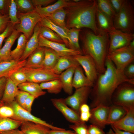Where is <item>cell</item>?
<instances>
[{"mask_svg": "<svg viewBox=\"0 0 134 134\" xmlns=\"http://www.w3.org/2000/svg\"><path fill=\"white\" fill-rule=\"evenodd\" d=\"M105 70L98 74L92 87L90 95L92 100V108L99 105H111L112 95L121 83L128 82L134 84V80L127 78L123 72L116 69L112 62L107 57L105 62Z\"/></svg>", "mask_w": 134, "mask_h": 134, "instance_id": "cell-1", "label": "cell"}, {"mask_svg": "<svg viewBox=\"0 0 134 134\" xmlns=\"http://www.w3.org/2000/svg\"><path fill=\"white\" fill-rule=\"evenodd\" d=\"M65 8L67 13V28H85L91 29L96 34L100 33L96 20L97 0H80Z\"/></svg>", "mask_w": 134, "mask_h": 134, "instance_id": "cell-2", "label": "cell"}, {"mask_svg": "<svg viewBox=\"0 0 134 134\" xmlns=\"http://www.w3.org/2000/svg\"><path fill=\"white\" fill-rule=\"evenodd\" d=\"M81 35L83 54L91 57L96 64L99 74L105 70V62L108 54L109 37L108 33L100 32L95 34L92 31H84Z\"/></svg>", "mask_w": 134, "mask_h": 134, "instance_id": "cell-3", "label": "cell"}, {"mask_svg": "<svg viewBox=\"0 0 134 134\" xmlns=\"http://www.w3.org/2000/svg\"><path fill=\"white\" fill-rule=\"evenodd\" d=\"M113 22L115 29L125 33H133L134 10L130 1L124 0L121 9L113 18Z\"/></svg>", "mask_w": 134, "mask_h": 134, "instance_id": "cell-4", "label": "cell"}, {"mask_svg": "<svg viewBox=\"0 0 134 134\" xmlns=\"http://www.w3.org/2000/svg\"><path fill=\"white\" fill-rule=\"evenodd\" d=\"M111 103L126 110L134 107V84L126 82L120 84L112 95Z\"/></svg>", "mask_w": 134, "mask_h": 134, "instance_id": "cell-5", "label": "cell"}, {"mask_svg": "<svg viewBox=\"0 0 134 134\" xmlns=\"http://www.w3.org/2000/svg\"><path fill=\"white\" fill-rule=\"evenodd\" d=\"M17 17L19 23L14 27V28L19 33H22L29 39L33 32L36 25L40 22L41 17L34 10L24 13L18 11Z\"/></svg>", "mask_w": 134, "mask_h": 134, "instance_id": "cell-6", "label": "cell"}, {"mask_svg": "<svg viewBox=\"0 0 134 134\" xmlns=\"http://www.w3.org/2000/svg\"><path fill=\"white\" fill-rule=\"evenodd\" d=\"M107 57L117 69L123 72L125 67L134 62V47L129 45L119 48L108 54Z\"/></svg>", "mask_w": 134, "mask_h": 134, "instance_id": "cell-7", "label": "cell"}, {"mask_svg": "<svg viewBox=\"0 0 134 134\" xmlns=\"http://www.w3.org/2000/svg\"><path fill=\"white\" fill-rule=\"evenodd\" d=\"M20 70L25 73L28 82L39 84L60 78V75L55 73L51 70L44 68L24 67Z\"/></svg>", "mask_w": 134, "mask_h": 134, "instance_id": "cell-8", "label": "cell"}, {"mask_svg": "<svg viewBox=\"0 0 134 134\" xmlns=\"http://www.w3.org/2000/svg\"><path fill=\"white\" fill-rule=\"evenodd\" d=\"M8 105L12 107L14 112V115L11 119L21 122L30 121L42 124L48 127L52 130H62L64 129L53 126L34 116L20 106L15 100Z\"/></svg>", "mask_w": 134, "mask_h": 134, "instance_id": "cell-9", "label": "cell"}, {"mask_svg": "<svg viewBox=\"0 0 134 134\" xmlns=\"http://www.w3.org/2000/svg\"><path fill=\"white\" fill-rule=\"evenodd\" d=\"M108 34L109 39L108 54L117 49L129 46L134 39V33L124 32L114 28Z\"/></svg>", "mask_w": 134, "mask_h": 134, "instance_id": "cell-10", "label": "cell"}, {"mask_svg": "<svg viewBox=\"0 0 134 134\" xmlns=\"http://www.w3.org/2000/svg\"><path fill=\"white\" fill-rule=\"evenodd\" d=\"M92 87H84L76 89L74 93L64 99L67 104L79 115L81 106L86 103Z\"/></svg>", "mask_w": 134, "mask_h": 134, "instance_id": "cell-11", "label": "cell"}, {"mask_svg": "<svg viewBox=\"0 0 134 134\" xmlns=\"http://www.w3.org/2000/svg\"><path fill=\"white\" fill-rule=\"evenodd\" d=\"M73 57L84 69L85 75L94 84L99 74L94 60L88 55H78Z\"/></svg>", "mask_w": 134, "mask_h": 134, "instance_id": "cell-12", "label": "cell"}, {"mask_svg": "<svg viewBox=\"0 0 134 134\" xmlns=\"http://www.w3.org/2000/svg\"><path fill=\"white\" fill-rule=\"evenodd\" d=\"M110 106L99 105L90 109L91 116L89 120L92 124L102 129L107 125Z\"/></svg>", "mask_w": 134, "mask_h": 134, "instance_id": "cell-13", "label": "cell"}, {"mask_svg": "<svg viewBox=\"0 0 134 134\" xmlns=\"http://www.w3.org/2000/svg\"><path fill=\"white\" fill-rule=\"evenodd\" d=\"M51 101L54 107L69 122L73 124L83 122L80 119L79 115L67 104L64 99L52 98Z\"/></svg>", "mask_w": 134, "mask_h": 134, "instance_id": "cell-14", "label": "cell"}, {"mask_svg": "<svg viewBox=\"0 0 134 134\" xmlns=\"http://www.w3.org/2000/svg\"><path fill=\"white\" fill-rule=\"evenodd\" d=\"M38 42L39 47L48 48L56 52L60 56H74L83 55L79 52L71 50L67 47L65 44L49 40L39 34Z\"/></svg>", "mask_w": 134, "mask_h": 134, "instance_id": "cell-15", "label": "cell"}, {"mask_svg": "<svg viewBox=\"0 0 134 134\" xmlns=\"http://www.w3.org/2000/svg\"><path fill=\"white\" fill-rule=\"evenodd\" d=\"M26 62V60L1 61L0 62V78L9 77L14 72L24 67Z\"/></svg>", "mask_w": 134, "mask_h": 134, "instance_id": "cell-16", "label": "cell"}, {"mask_svg": "<svg viewBox=\"0 0 134 134\" xmlns=\"http://www.w3.org/2000/svg\"><path fill=\"white\" fill-rule=\"evenodd\" d=\"M66 0H59L54 3L43 7H35V10L41 18L47 17L59 9L69 6L74 3L73 1Z\"/></svg>", "mask_w": 134, "mask_h": 134, "instance_id": "cell-17", "label": "cell"}, {"mask_svg": "<svg viewBox=\"0 0 134 134\" xmlns=\"http://www.w3.org/2000/svg\"><path fill=\"white\" fill-rule=\"evenodd\" d=\"M125 116L117 122L111 125L119 130L134 133V107L126 110Z\"/></svg>", "mask_w": 134, "mask_h": 134, "instance_id": "cell-18", "label": "cell"}, {"mask_svg": "<svg viewBox=\"0 0 134 134\" xmlns=\"http://www.w3.org/2000/svg\"><path fill=\"white\" fill-rule=\"evenodd\" d=\"M40 26L38 23L35 26L33 34L28 39L24 52L19 61L26 60L39 46L38 37Z\"/></svg>", "mask_w": 134, "mask_h": 134, "instance_id": "cell-19", "label": "cell"}, {"mask_svg": "<svg viewBox=\"0 0 134 134\" xmlns=\"http://www.w3.org/2000/svg\"><path fill=\"white\" fill-rule=\"evenodd\" d=\"M20 34V33L14 28L11 34L5 40L3 46L0 49V59L1 61L12 60L10 55L11 48L19 36Z\"/></svg>", "mask_w": 134, "mask_h": 134, "instance_id": "cell-20", "label": "cell"}, {"mask_svg": "<svg viewBox=\"0 0 134 134\" xmlns=\"http://www.w3.org/2000/svg\"><path fill=\"white\" fill-rule=\"evenodd\" d=\"M80 65L73 56H61L52 70L56 74L60 75L64 70L69 68L76 67Z\"/></svg>", "mask_w": 134, "mask_h": 134, "instance_id": "cell-21", "label": "cell"}, {"mask_svg": "<svg viewBox=\"0 0 134 134\" xmlns=\"http://www.w3.org/2000/svg\"><path fill=\"white\" fill-rule=\"evenodd\" d=\"M41 26L48 28L59 35L62 39L64 43L68 48L67 34L68 29H65L57 25L47 17L41 18L39 22Z\"/></svg>", "mask_w": 134, "mask_h": 134, "instance_id": "cell-22", "label": "cell"}, {"mask_svg": "<svg viewBox=\"0 0 134 134\" xmlns=\"http://www.w3.org/2000/svg\"><path fill=\"white\" fill-rule=\"evenodd\" d=\"M20 127L25 134H49L51 130L45 125L30 121L22 122Z\"/></svg>", "mask_w": 134, "mask_h": 134, "instance_id": "cell-23", "label": "cell"}, {"mask_svg": "<svg viewBox=\"0 0 134 134\" xmlns=\"http://www.w3.org/2000/svg\"><path fill=\"white\" fill-rule=\"evenodd\" d=\"M45 47H39L26 60L24 67L29 68L41 67L44 56Z\"/></svg>", "mask_w": 134, "mask_h": 134, "instance_id": "cell-24", "label": "cell"}, {"mask_svg": "<svg viewBox=\"0 0 134 134\" xmlns=\"http://www.w3.org/2000/svg\"><path fill=\"white\" fill-rule=\"evenodd\" d=\"M94 83L84 74L83 70L80 65L75 69L73 77L72 86L75 89L84 87H92Z\"/></svg>", "mask_w": 134, "mask_h": 134, "instance_id": "cell-25", "label": "cell"}, {"mask_svg": "<svg viewBox=\"0 0 134 134\" xmlns=\"http://www.w3.org/2000/svg\"><path fill=\"white\" fill-rule=\"evenodd\" d=\"M19 90L18 86L9 77L7 78L1 101L5 105H9L15 100V97Z\"/></svg>", "mask_w": 134, "mask_h": 134, "instance_id": "cell-26", "label": "cell"}, {"mask_svg": "<svg viewBox=\"0 0 134 134\" xmlns=\"http://www.w3.org/2000/svg\"><path fill=\"white\" fill-rule=\"evenodd\" d=\"M75 68L73 67L69 68L60 75L59 79L62 84L63 89L69 95L73 94L72 80Z\"/></svg>", "mask_w": 134, "mask_h": 134, "instance_id": "cell-27", "label": "cell"}, {"mask_svg": "<svg viewBox=\"0 0 134 134\" xmlns=\"http://www.w3.org/2000/svg\"><path fill=\"white\" fill-rule=\"evenodd\" d=\"M96 20L100 32L108 33L114 28L113 20L102 13L98 7L96 12Z\"/></svg>", "mask_w": 134, "mask_h": 134, "instance_id": "cell-28", "label": "cell"}, {"mask_svg": "<svg viewBox=\"0 0 134 134\" xmlns=\"http://www.w3.org/2000/svg\"><path fill=\"white\" fill-rule=\"evenodd\" d=\"M19 90L26 92L34 96L35 99L45 95L46 92L44 91L38 83L27 81L18 86Z\"/></svg>", "mask_w": 134, "mask_h": 134, "instance_id": "cell-29", "label": "cell"}, {"mask_svg": "<svg viewBox=\"0 0 134 134\" xmlns=\"http://www.w3.org/2000/svg\"><path fill=\"white\" fill-rule=\"evenodd\" d=\"M60 57L58 54L52 49L45 47L44 58L41 67L52 70Z\"/></svg>", "mask_w": 134, "mask_h": 134, "instance_id": "cell-30", "label": "cell"}, {"mask_svg": "<svg viewBox=\"0 0 134 134\" xmlns=\"http://www.w3.org/2000/svg\"><path fill=\"white\" fill-rule=\"evenodd\" d=\"M81 29L71 28L68 29L67 34L68 43V48L80 53L83 54L79 42V34Z\"/></svg>", "mask_w": 134, "mask_h": 134, "instance_id": "cell-31", "label": "cell"}, {"mask_svg": "<svg viewBox=\"0 0 134 134\" xmlns=\"http://www.w3.org/2000/svg\"><path fill=\"white\" fill-rule=\"evenodd\" d=\"M126 113V110L123 107L112 105L110 106L107 125H111L119 121L125 116Z\"/></svg>", "mask_w": 134, "mask_h": 134, "instance_id": "cell-32", "label": "cell"}, {"mask_svg": "<svg viewBox=\"0 0 134 134\" xmlns=\"http://www.w3.org/2000/svg\"><path fill=\"white\" fill-rule=\"evenodd\" d=\"M28 40L22 34L19 36L16 47L11 52V57L12 60H19L24 52Z\"/></svg>", "mask_w": 134, "mask_h": 134, "instance_id": "cell-33", "label": "cell"}, {"mask_svg": "<svg viewBox=\"0 0 134 134\" xmlns=\"http://www.w3.org/2000/svg\"><path fill=\"white\" fill-rule=\"evenodd\" d=\"M39 85L42 89L46 90L49 93L51 94H58L63 89L62 84L60 79L42 83Z\"/></svg>", "mask_w": 134, "mask_h": 134, "instance_id": "cell-34", "label": "cell"}, {"mask_svg": "<svg viewBox=\"0 0 134 134\" xmlns=\"http://www.w3.org/2000/svg\"><path fill=\"white\" fill-rule=\"evenodd\" d=\"M67 12L64 8L59 9L47 17L53 22L61 27L67 29L65 22Z\"/></svg>", "mask_w": 134, "mask_h": 134, "instance_id": "cell-35", "label": "cell"}, {"mask_svg": "<svg viewBox=\"0 0 134 134\" xmlns=\"http://www.w3.org/2000/svg\"><path fill=\"white\" fill-rule=\"evenodd\" d=\"M22 122L0 116V134L3 132L18 129Z\"/></svg>", "mask_w": 134, "mask_h": 134, "instance_id": "cell-36", "label": "cell"}, {"mask_svg": "<svg viewBox=\"0 0 134 134\" xmlns=\"http://www.w3.org/2000/svg\"><path fill=\"white\" fill-rule=\"evenodd\" d=\"M39 35L50 41L64 44L62 39L59 35L48 28L40 26Z\"/></svg>", "mask_w": 134, "mask_h": 134, "instance_id": "cell-37", "label": "cell"}, {"mask_svg": "<svg viewBox=\"0 0 134 134\" xmlns=\"http://www.w3.org/2000/svg\"><path fill=\"white\" fill-rule=\"evenodd\" d=\"M97 7L101 12L113 20L116 13L109 0H97Z\"/></svg>", "mask_w": 134, "mask_h": 134, "instance_id": "cell-38", "label": "cell"}, {"mask_svg": "<svg viewBox=\"0 0 134 134\" xmlns=\"http://www.w3.org/2000/svg\"><path fill=\"white\" fill-rule=\"evenodd\" d=\"M18 10L15 0H10L8 8V15L10 23L14 27L19 23L17 16Z\"/></svg>", "mask_w": 134, "mask_h": 134, "instance_id": "cell-39", "label": "cell"}, {"mask_svg": "<svg viewBox=\"0 0 134 134\" xmlns=\"http://www.w3.org/2000/svg\"><path fill=\"white\" fill-rule=\"evenodd\" d=\"M18 11L26 13L35 10V7L31 0H16Z\"/></svg>", "mask_w": 134, "mask_h": 134, "instance_id": "cell-40", "label": "cell"}, {"mask_svg": "<svg viewBox=\"0 0 134 134\" xmlns=\"http://www.w3.org/2000/svg\"><path fill=\"white\" fill-rule=\"evenodd\" d=\"M9 78L18 86L19 85L27 81L25 74L20 69L13 73Z\"/></svg>", "mask_w": 134, "mask_h": 134, "instance_id": "cell-41", "label": "cell"}, {"mask_svg": "<svg viewBox=\"0 0 134 134\" xmlns=\"http://www.w3.org/2000/svg\"><path fill=\"white\" fill-rule=\"evenodd\" d=\"M79 117L81 120L85 122L89 121L91 116L89 106L84 103L80 106V108Z\"/></svg>", "mask_w": 134, "mask_h": 134, "instance_id": "cell-42", "label": "cell"}, {"mask_svg": "<svg viewBox=\"0 0 134 134\" xmlns=\"http://www.w3.org/2000/svg\"><path fill=\"white\" fill-rule=\"evenodd\" d=\"M76 134H88V126L85 122L73 124L69 125Z\"/></svg>", "mask_w": 134, "mask_h": 134, "instance_id": "cell-43", "label": "cell"}, {"mask_svg": "<svg viewBox=\"0 0 134 134\" xmlns=\"http://www.w3.org/2000/svg\"><path fill=\"white\" fill-rule=\"evenodd\" d=\"M14 115V111L10 105L4 104L0 107V116L12 118Z\"/></svg>", "mask_w": 134, "mask_h": 134, "instance_id": "cell-44", "label": "cell"}, {"mask_svg": "<svg viewBox=\"0 0 134 134\" xmlns=\"http://www.w3.org/2000/svg\"><path fill=\"white\" fill-rule=\"evenodd\" d=\"M30 95L26 92L19 90L15 97V100L20 106L24 108L25 101Z\"/></svg>", "mask_w": 134, "mask_h": 134, "instance_id": "cell-45", "label": "cell"}, {"mask_svg": "<svg viewBox=\"0 0 134 134\" xmlns=\"http://www.w3.org/2000/svg\"><path fill=\"white\" fill-rule=\"evenodd\" d=\"M123 73L128 79L134 80V62L127 65L124 68Z\"/></svg>", "mask_w": 134, "mask_h": 134, "instance_id": "cell-46", "label": "cell"}, {"mask_svg": "<svg viewBox=\"0 0 134 134\" xmlns=\"http://www.w3.org/2000/svg\"><path fill=\"white\" fill-rule=\"evenodd\" d=\"M10 23L8 14H0V34L4 31Z\"/></svg>", "mask_w": 134, "mask_h": 134, "instance_id": "cell-47", "label": "cell"}, {"mask_svg": "<svg viewBox=\"0 0 134 134\" xmlns=\"http://www.w3.org/2000/svg\"><path fill=\"white\" fill-rule=\"evenodd\" d=\"M13 29L14 27L10 23L4 31L0 34V49L2 47L3 41L9 36Z\"/></svg>", "mask_w": 134, "mask_h": 134, "instance_id": "cell-48", "label": "cell"}, {"mask_svg": "<svg viewBox=\"0 0 134 134\" xmlns=\"http://www.w3.org/2000/svg\"><path fill=\"white\" fill-rule=\"evenodd\" d=\"M88 134H108L99 127L91 124L88 127Z\"/></svg>", "mask_w": 134, "mask_h": 134, "instance_id": "cell-49", "label": "cell"}, {"mask_svg": "<svg viewBox=\"0 0 134 134\" xmlns=\"http://www.w3.org/2000/svg\"><path fill=\"white\" fill-rule=\"evenodd\" d=\"M125 0H109L116 13L121 9Z\"/></svg>", "mask_w": 134, "mask_h": 134, "instance_id": "cell-50", "label": "cell"}, {"mask_svg": "<svg viewBox=\"0 0 134 134\" xmlns=\"http://www.w3.org/2000/svg\"><path fill=\"white\" fill-rule=\"evenodd\" d=\"M35 99L33 96L30 94L26 98L25 102L24 109L31 113L33 102Z\"/></svg>", "mask_w": 134, "mask_h": 134, "instance_id": "cell-51", "label": "cell"}, {"mask_svg": "<svg viewBox=\"0 0 134 134\" xmlns=\"http://www.w3.org/2000/svg\"><path fill=\"white\" fill-rule=\"evenodd\" d=\"M10 0H0V12L1 14H8L9 4Z\"/></svg>", "mask_w": 134, "mask_h": 134, "instance_id": "cell-52", "label": "cell"}, {"mask_svg": "<svg viewBox=\"0 0 134 134\" xmlns=\"http://www.w3.org/2000/svg\"><path fill=\"white\" fill-rule=\"evenodd\" d=\"M32 2L34 7L37 6H48L55 1V0H32Z\"/></svg>", "mask_w": 134, "mask_h": 134, "instance_id": "cell-53", "label": "cell"}, {"mask_svg": "<svg viewBox=\"0 0 134 134\" xmlns=\"http://www.w3.org/2000/svg\"><path fill=\"white\" fill-rule=\"evenodd\" d=\"M7 78L4 77L0 78V100L1 99L3 95Z\"/></svg>", "mask_w": 134, "mask_h": 134, "instance_id": "cell-54", "label": "cell"}, {"mask_svg": "<svg viewBox=\"0 0 134 134\" xmlns=\"http://www.w3.org/2000/svg\"><path fill=\"white\" fill-rule=\"evenodd\" d=\"M49 134H76L74 131L70 130H66L65 129L62 130H51Z\"/></svg>", "mask_w": 134, "mask_h": 134, "instance_id": "cell-55", "label": "cell"}, {"mask_svg": "<svg viewBox=\"0 0 134 134\" xmlns=\"http://www.w3.org/2000/svg\"><path fill=\"white\" fill-rule=\"evenodd\" d=\"M111 127L112 129H110L108 132L107 133L108 134H134L131 133L121 130L113 127Z\"/></svg>", "mask_w": 134, "mask_h": 134, "instance_id": "cell-56", "label": "cell"}, {"mask_svg": "<svg viewBox=\"0 0 134 134\" xmlns=\"http://www.w3.org/2000/svg\"><path fill=\"white\" fill-rule=\"evenodd\" d=\"M0 134H25L21 130L16 129L2 132Z\"/></svg>", "mask_w": 134, "mask_h": 134, "instance_id": "cell-57", "label": "cell"}, {"mask_svg": "<svg viewBox=\"0 0 134 134\" xmlns=\"http://www.w3.org/2000/svg\"><path fill=\"white\" fill-rule=\"evenodd\" d=\"M4 104L1 100H0V107Z\"/></svg>", "mask_w": 134, "mask_h": 134, "instance_id": "cell-58", "label": "cell"}, {"mask_svg": "<svg viewBox=\"0 0 134 134\" xmlns=\"http://www.w3.org/2000/svg\"><path fill=\"white\" fill-rule=\"evenodd\" d=\"M1 60L0 59V62H1Z\"/></svg>", "mask_w": 134, "mask_h": 134, "instance_id": "cell-59", "label": "cell"}, {"mask_svg": "<svg viewBox=\"0 0 134 134\" xmlns=\"http://www.w3.org/2000/svg\"><path fill=\"white\" fill-rule=\"evenodd\" d=\"M0 14H1L0 13Z\"/></svg>", "mask_w": 134, "mask_h": 134, "instance_id": "cell-60", "label": "cell"}]
</instances>
